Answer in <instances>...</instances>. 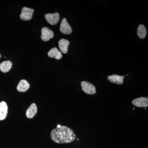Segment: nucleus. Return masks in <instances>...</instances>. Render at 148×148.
Masks as SVG:
<instances>
[{
  "instance_id": "nucleus-3",
  "label": "nucleus",
  "mask_w": 148,
  "mask_h": 148,
  "mask_svg": "<svg viewBox=\"0 0 148 148\" xmlns=\"http://www.w3.org/2000/svg\"><path fill=\"white\" fill-rule=\"evenodd\" d=\"M34 10L32 8L24 7L22 9L21 13L20 14V18L24 21H28L31 20L33 16Z\"/></svg>"
},
{
  "instance_id": "nucleus-10",
  "label": "nucleus",
  "mask_w": 148,
  "mask_h": 148,
  "mask_svg": "<svg viewBox=\"0 0 148 148\" xmlns=\"http://www.w3.org/2000/svg\"><path fill=\"white\" fill-rule=\"evenodd\" d=\"M38 112V108L35 103H32L27 110L26 115L27 117L29 119H32L36 115Z\"/></svg>"
},
{
  "instance_id": "nucleus-15",
  "label": "nucleus",
  "mask_w": 148,
  "mask_h": 148,
  "mask_svg": "<svg viewBox=\"0 0 148 148\" xmlns=\"http://www.w3.org/2000/svg\"><path fill=\"white\" fill-rule=\"evenodd\" d=\"M137 34L138 36L141 39H144L147 35V30L145 26L143 24H140L138 27Z\"/></svg>"
},
{
  "instance_id": "nucleus-9",
  "label": "nucleus",
  "mask_w": 148,
  "mask_h": 148,
  "mask_svg": "<svg viewBox=\"0 0 148 148\" xmlns=\"http://www.w3.org/2000/svg\"><path fill=\"white\" fill-rule=\"evenodd\" d=\"M8 112L7 104L4 101L0 103V121L5 119Z\"/></svg>"
},
{
  "instance_id": "nucleus-5",
  "label": "nucleus",
  "mask_w": 148,
  "mask_h": 148,
  "mask_svg": "<svg viewBox=\"0 0 148 148\" xmlns=\"http://www.w3.org/2000/svg\"><path fill=\"white\" fill-rule=\"evenodd\" d=\"M45 16L48 23L51 25L57 24L60 19V15L57 12L53 14H45Z\"/></svg>"
},
{
  "instance_id": "nucleus-14",
  "label": "nucleus",
  "mask_w": 148,
  "mask_h": 148,
  "mask_svg": "<svg viewBox=\"0 0 148 148\" xmlns=\"http://www.w3.org/2000/svg\"><path fill=\"white\" fill-rule=\"evenodd\" d=\"M12 65V63L10 61H3L0 64V71L3 73H7L10 71Z\"/></svg>"
},
{
  "instance_id": "nucleus-1",
  "label": "nucleus",
  "mask_w": 148,
  "mask_h": 148,
  "mask_svg": "<svg viewBox=\"0 0 148 148\" xmlns=\"http://www.w3.org/2000/svg\"><path fill=\"white\" fill-rule=\"evenodd\" d=\"M50 137L56 143L64 144L73 142L75 139L76 135L71 128L58 124L57 127L51 130Z\"/></svg>"
},
{
  "instance_id": "nucleus-8",
  "label": "nucleus",
  "mask_w": 148,
  "mask_h": 148,
  "mask_svg": "<svg viewBox=\"0 0 148 148\" xmlns=\"http://www.w3.org/2000/svg\"><path fill=\"white\" fill-rule=\"evenodd\" d=\"M124 77V76L112 75L108 76V79L110 82L112 83L116 84L118 85H122L123 83V79Z\"/></svg>"
},
{
  "instance_id": "nucleus-4",
  "label": "nucleus",
  "mask_w": 148,
  "mask_h": 148,
  "mask_svg": "<svg viewBox=\"0 0 148 148\" xmlns=\"http://www.w3.org/2000/svg\"><path fill=\"white\" fill-rule=\"evenodd\" d=\"M132 103L133 106L138 108H147L148 107V98L146 97H139L133 100Z\"/></svg>"
},
{
  "instance_id": "nucleus-2",
  "label": "nucleus",
  "mask_w": 148,
  "mask_h": 148,
  "mask_svg": "<svg viewBox=\"0 0 148 148\" xmlns=\"http://www.w3.org/2000/svg\"><path fill=\"white\" fill-rule=\"evenodd\" d=\"M81 85L83 91L88 95H93L96 93V88L92 84L86 81H82Z\"/></svg>"
},
{
  "instance_id": "nucleus-11",
  "label": "nucleus",
  "mask_w": 148,
  "mask_h": 148,
  "mask_svg": "<svg viewBox=\"0 0 148 148\" xmlns=\"http://www.w3.org/2000/svg\"><path fill=\"white\" fill-rule=\"evenodd\" d=\"M69 42L65 39H61L58 42V46L62 53H66L68 51Z\"/></svg>"
},
{
  "instance_id": "nucleus-12",
  "label": "nucleus",
  "mask_w": 148,
  "mask_h": 148,
  "mask_svg": "<svg viewBox=\"0 0 148 148\" xmlns=\"http://www.w3.org/2000/svg\"><path fill=\"white\" fill-rule=\"evenodd\" d=\"M30 87V84L26 80H21L17 86V90L20 92H24L27 91Z\"/></svg>"
},
{
  "instance_id": "nucleus-16",
  "label": "nucleus",
  "mask_w": 148,
  "mask_h": 148,
  "mask_svg": "<svg viewBox=\"0 0 148 148\" xmlns=\"http://www.w3.org/2000/svg\"><path fill=\"white\" fill-rule=\"evenodd\" d=\"M1 54H0V58H1Z\"/></svg>"
},
{
  "instance_id": "nucleus-7",
  "label": "nucleus",
  "mask_w": 148,
  "mask_h": 148,
  "mask_svg": "<svg viewBox=\"0 0 148 148\" xmlns=\"http://www.w3.org/2000/svg\"><path fill=\"white\" fill-rule=\"evenodd\" d=\"M60 30L64 34L69 35L71 34L72 29L66 18H64L61 21Z\"/></svg>"
},
{
  "instance_id": "nucleus-13",
  "label": "nucleus",
  "mask_w": 148,
  "mask_h": 148,
  "mask_svg": "<svg viewBox=\"0 0 148 148\" xmlns=\"http://www.w3.org/2000/svg\"><path fill=\"white\" fill-rule=\"evenodd\" d=\"M48 55L51 58H54L57 60L61 59L62 57L61 51L58 50L56 47L51 48L48 53Z\"/></svg>"
},
{
  "instance_id": "nucleus-6",
  "label": "nucleus",
  "mask_w": 148,
  "mask_h": 148,
  "mask_svg": "<svg viewBox=\"0 0 148 148\" xmlns=\"http://www.w3.org/2000/svg\"><path fill=\"white\" fill-rule=\"evenodd\" d=\"M54 36L53 32L47 27H44L41 30V38L45 42L48 41Z\"/></svg>"
}]
</instances>
